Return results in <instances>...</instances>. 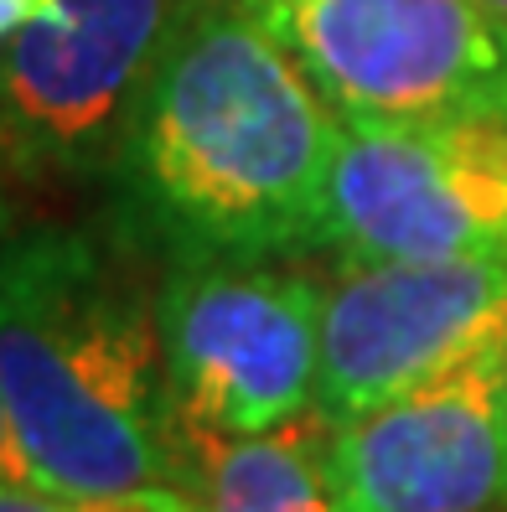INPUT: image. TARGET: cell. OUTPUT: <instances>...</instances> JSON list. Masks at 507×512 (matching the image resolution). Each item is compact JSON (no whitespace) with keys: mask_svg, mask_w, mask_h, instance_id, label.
I'll return each mask as SVG.
<instances>
[{"mask_svg":"<svg viewBox=\"0 0 507 512\" xmlns=\"http://www.w3.org/2000/svg\"><path fill=\"white\" fill-rule=\"evenodd\" d=\"M342 119L249 0H197L104 171V218L156 264L311 259Z\"/></svg>","mask_w":507,"mask_h":512,"instance_id":"obj_1","label":"cell"},{"mask_svg":"<svg viewBox=\"0 0 507 512\" xmlns=\"http://www.w3.org/2000/svg\"><path fill=\"white\" fill-rule=\"evenodd\" d=\"M0 394L47 492L130 497L187 481L156 259L109 218L26 223L0 238Z\"/></svg>","mask_w":507,"mask_h":512,"instance_id":"obj_2","label":"cell"},{"mask_svg":"<svg viewBox=\"0 0 507 512\" xmlns=\"http://www.w3.org/2000/svg\"><path fill=\"white\" fill-rule=\"evenodd\" d=\"M321 259L182 254L156 264V331L182 435H270L316 409Z\"/></svg>","mask_w":507,"mask_h":512,"instance_id":"obj_3","label":"cell"},{"mask_svg":"<svg viewBox=\"0 0 507 512\" xmlns=\"http://www.w3.org/2000/svg\"><path fill=\"white\" fill-rule=\"evenodd\" d=\"M342 125L507 114V26L482 0H249Z\"/></svg>","mask_w":507,"mask_h":512,"instance_id":"obj_4","label":"cell"},{"mask_svg":"<svg viewBox=\"0 0 507 512\" xmlns=\"http://www.w3.org/2000/svg\"><path fill=\"white\" fill-rule=\"evenodd\" d=\"M197 0H52L0 42V150L26 187L104 182Z\"/></svg>","mask_w":507,"mask_h":512,"instance_id":"obj_5","label":"cell"},{"mask_svg":"<svg viewBox=\"0 0 507 512\" xmlns=\"http://www.w3.org/2000/svg\"><path fill=\"white\" fill-rule=\"evenodd\" d=\"M311 259H507V114L342 125Z\"/></svg>","mask_w":507,"mask_h":512,"instance_id":"obj_6","label":"cell"},{"mask_svg":"<svg viewBox=\"0 0 507 512\" xmlns=\"http://www.w3.org/2000/svg\"><path fill=\"white\" fill-rule=\"evenodd\" d=\"M316 419L342 425L507 347V259H321Z\"/></svg>","mask_w":507,"mask_h":512,"instance_id":"obj_7","label":"cell"},{"mask_svg":"<svg viewBox=\"0 0 507 512\" xmlns=\"http://www.w3.org/2000/svg\"><path fill=\"white\" fill-rule=\"evenodd\" d=\"M337 512H507V347L342 425L316 419Z\"/></svg>","mask_w":507,"mask_h":512,"instance_id":"obj_8","label":"cell"},{"mask_svg":"<svg viewBox=\"0 0 507 512\" xmlns=\"http://www.w3.org/2000/svg\"><path fill=\"white\" fill-rule=\"evenodd\" d=\"M207 512H337L321 476L316 414L270 435H187V481Z\"/></svg>","mask_w":507,"mask_h":512,"instance_id":"obj_9","label":"cell"},{"mask_svg":"<svg viewBox=\"0 0 507 512\" xmlns=\"http://www.w3.org/2000/svg\"><path fill=\"white\" fill-rule=\"evenodd\" d=\"M0 512H83V497L47 492L37 481H11V487H0Z\"/></svg>","mask_w":507,"mask_h":512,"instance_id":"obj_10","label":"cell"},{"mask_svg":"<svg viewBox=\"0 0 507 512\" xmlns=\"http://www.w3.org/2000/svg\"><path fill=\"white\" fill-rule=\"evenodd\" d=\"M11 481H37V476H32V461H26V450H21L6 394H0V487H11Z\"/></svg>","mask_w":507,"mask_h":512,"instance_id":"obj_11","label":"cell"},{"mask_svg":"<svg viewBox=\"0 0 507 512\" xmlns=\"http://www.w3.org/2000/svg\"><path fill=\"white\" fill-rule=\"evenodd\" d=\"M83 512H176V507H171V487H151L130 497H83Z\"/></svg>","mask_w":507,"mask_h":512,"instance_id":"obj_12","label":"cell"},{"mask_svg":"<svg viewBox=\"0 0 507 512\" xmlns=\"http://www.w3.org/2000/svg\"><path fill=\"white\" fill-rule=\"evenodd\" d=\"M47 6L52 0H0V42H6L11 32H21L26 21H37Z\"/></svg>","mask_w":507,"mask_h":512,"instance_id":"obj_13","label":"cell"},{"mask_svg":"<svg viewBox=\"0 0 507 512\" xmlns=\"http://www.w3.org/2000/svg\"><path fill=\"white\" fill-rule=\"evenodd\" d=\"M11 187H16V176H11L6 150H0V238L11 233Z\"/></svg>","mask_w":507,"mask_h":512,"instance_id":"obj_14","label":"cell"},{"mask_svg":"<svg viewBox=\"0 0 507 512\" xmlns=\"http://www.w3.org/2000/svg\"><path fill=\"white\" fill-rule=\"evenodd\" d=\"M171 507H176V512H207V507H202L192 492H182V487H171Z\"/></svg>","mask_w":507,"mask_h":512,"instance_id":"obj_15","label":"cell"},{"mask_svg":"<svg viewBox=\"0 0 507 512\" xmlns=\"http://www.w3.org/2000/svg\"><path fill=\"white\" fill-rule=\"evenodd\" d=\"M482 6H487V11H492V16L507 26V0H482Z\"/></svg>","mask_w":507,"mask_h":512,"instance_id":"obj_16","label":"cell"}]
</instances>
